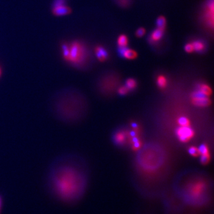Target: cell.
<instances>
[{
    "label": "cell",
    "instance_id": "8",
    "mask_svg": "<svg viewBox=\"0 0 214 214\" xmlns=\"http://www.w3.org/2000/svg\"><path fill=\"white\" fill-rule=\"evenodd\" d=\"M119 52L121 56L129 60H133L138 57V54L135 51L127 47L119 48Z\"/></svg>",
    "mask_w": 214,
    "mask_h": 214
},
{
    "label": "cell",
    "instance_id": "20",
    "mask_svg": "<svg viewBox=\"0 0 214 214\" xmlns=\"http://www.w3.org/2000/svg\"><path fill=\"white\" fill-rule=\"evenodd\" d=\"M189 153L194 157H197L200 155L199 149L194 146H191L189 149Z\"/></svg>",
    "mask_w": 214,
    "mask_h": 214
},
{
    "label": "cell",
    "instance_id": "11",
    "mask_svg": "<svg viewBox=\"0 0 214 214\" xmlns=\"http://www.w3.org/2000/svg\"><path fill=\"white\" fill-rule=\"evenodd\" d=\"M127 137H129V133L127 132L119 131L114 136V142L119 145H123L126 143Z\"/></svg>",
    "mask_w": 214,
    "mask_h": 214
},
{
    "label": "cell",
    "instance_id": "19",
    "mask_svg": "<svg viewBox=\"0 0 214 214\" xmlns=\"http://www.w3.org/2000/svg\"><path fill=\"white\" fill-rule=\"evenodd\" d=\"M178 123L180 126H190V120L185 117H181L178 119Z\"/></svg>",
    "mask_w": 214,
    "mask_h": 214
},
{
    "label": "cell",
    "instance_id": "10",
    "mask_svg": "<svg viewBox=\"0 0 214 214\" xmlns=\"http://www.w3.org/2000/svg\"><path fill=\"white\" fill-rule=\"evenodd\" d=\"M95 54L97 58L101 62L105 61L108 57V54L107 51L104 48L101 46L95 48Z\"/></svg>",
    "mask_w": 214,
    "mask_h": 214
},
{
    "label": "cell",
    "instance_id": "25",
    "mask_svg": "<svg viewBox=\"0 0 214 214\" xmlns=\"http://www.w3.org/2000/svg\"><path fill=\"white\" fill-rule=\"evenodd\" d=\"M185 51L188 52V53H191L192 52L194 51V48H193V46L192 45L191 43H189V44H188L186 45L185 46Z\"/></svg>",
    "mask_w": 214,
    "mask_h": 214
},
{
    "label": "cell",
    "instance_id": "22",
    "mask_svg": "<svg viewBox=\"0 0 214 214\" xmlns=\"http://www.w3.org/2000/svg\"><path fill=\"white\" fill-rule=\"evenodd\" d=\"M200 162L203 165H206L210 161V154L200 155Z\"/></svg>",
    "mask_w": 214,
    "mask_h": 214
},
{
    "label": "cell",
    "instance_id": "18",
    "mask_svg": "<svg viewBox=\"0 0 214 214\" xmlns=\"http://www.w3.org/2000/svg\"><path fill=\"white\" fill-rule=\"evenodd\" d=\"M157 27L158 28H160L162 29L165 30L166 27V19L164 16H160L158 19H157Z\"/></svg>",
    "mask_w": 214,
    "mask_h": 214
},
{
    "label": "cell",
    "instance_id": "16",
    "mask_svg": "<svg viewBox=\"0 0 214 214\" xmlns=\"http://www.w3.org/2000/svg\"><path fill=\"white\" fill-rule=\"evenodd\" d=\"M157 84L158 86L161 89L165 88L167 85V79L163 75H160L157 78Z\"/></svg>",
    "mask_w": 214,
    "mask_h": 214
},
{
    "label": "cell",
    "instance_id": "1",
    "mask_svg": "<svg viewBox=\"0 0 214 214\" xmlns=\"http://www.w3.org/2000/svg\"><path fill=\"white\" fill-rule=\"evenodd\" d=\"M74 157L63 156L52 164L48 184L52 193L66 203H74L83 196L88 178L85 170Z\"/></svg>",
    "mask_w": 214,
    "mask_h": 214
},
{
    "label": "cell",
    "instance_id": "17",
    "mask_svg": "<svg viewBox=\"0 0 214 214\" xmlns=\"http://www.w3.org/2000/svg\"><path fill=\"white\" fill-rule=\"evenodd\" d=\"M126 86L129 91L135 89L137 86V82L133 79H129L126 82Z\"/></svg>",
    "mask_w": 214,
    "mask_h": 214
},
{
    "label": "cell",
    "instance_id": "21",
    "mask_svg": "<svg viewBox=\"0 0 214 214\" xmlns=\"http://www.w3.org/2000/svg\"><path fill=\"white\" fill-rule=\"evenodd\" d=\"M198 149H199V152H200V155L209 154V151L208 147L205 144H202Z\"/></svg>",
    "mask_w": 214,
    "mask_h": 214
},
{
    "label": "cell",
    "instance_id": "23",
    "mask_svg": "<svg viewBox=\"0 0 214 214\" xmlns=\"http://www.w3.org/2000/svg\"><path fill=\"white\" fill-rule=\"evenodd\" d=\"M145 33H146V30L144 29V28L140 27L136 30V35L138 38H141V37H142L144 35Z\"/></svg>",
    "mask_w": 214,
    "mask_h": 214
},
{
    "label": "cell",
    "instance_id": "6",
    "mask_svg": "<svg viewBox=\"0 0 214 214\" xmlns=\"http://www.w3.org/2000/svg\"><path fill=\"white\" fill-rule=\"evenodd\" d=\"M178 139L181 142H188L194 136V132L190 126H180L176 130Z\"/></svg>",
    "mask_w": 214,
    "mask_h": 214
},
{
    "label": "cell",
    "instance_id": "13",
    "mask_svg": "<svg viewBox=\"0 0 214 214\" xmlns=\"http://www.w3.org/2000/svg\"><path fill=\"white\" fill-rule=\"evenodd\" d=\"M197 90H199L202 94H203L204 95H205L208 97L212 94L211 88H210L209 86H208V85L205 84V83H201V84L199 85Z\"/></svg>",
    "mask_w": 214,
    "mask_h": 214
},
{
    "label": "cell",
    "instance_id": "26",
    "mask_svg": "<svg viewBox=\"0 0 214 214\" xmlns=\"http://www.w3.org/2000/svg\"><path fill=\"white\" fill-rule=\"evenodd\" d=\"M64 0H56L54 3V7L60 6V5H64Z\"/></svg>",
    "mask_w": 214,
    "mask_h": 214
},
{
    "label": "cell",
    "instance_id": "5",
    "mask_svg": "<svg viewBox=\"0 0 214 214\" xmlns=\"http://www.w3.org/2000/svg\"><path fill=\"white\" fill-rule=\"evenodd\" d=\"M191 101L194 105L201 107L209 106L211 103L209 97L202 94L199 90L194 91L192 94Z\"/></svg>",
    "mask_w": 214,
    "mask_h": 214
},
{
    "label": "cell",
    "instance_id": "14",
    "mask_svg": "<svg viewBox=\"0 0 214 214\" xmlns=\"http://www.w3.org/2000/svg\"><path fill=\"white\" fill-rule=\"evenodd\" d=\"M61 48L63 51V57L66 61H68L70 52V47L67 44H63L61 46Z\"/></svg>",
    "mask_w": 214,
    "mask_h": 214
},
{
    "label": "cell",
    "instance_id": "27",
    "mask_svg": "<svg viewBox=\"0 0 214 214\" xmlns=\"http://www.w3.org/2000/svg\"><path fill=\"white\" fill-rule=\"evenodd\" d=\"M1 205H2V199L0 196V211H1Z\"/></svg>",
    "mask_w": 214,
    "mask_h": 214
},
{
    "label": "cell",
    "instance_id": "3",
    "mask_svg": "<svg viewBox=\"0 0 214 214\" xmlns=\"http://www.w3.org/2000/svg\"><path fill=\"white\" fill-rule=\"evenodd\" d=\"M176 195L186 207L202 209L209 206L212 200L210 184L206 179L197 177L177 186Z\"/></svg>",
    "mask_w": 214,
    "mask_h": 214
},
{
    "label": "cell",
    "instance_id": "7",
    "mask_svg": "<svg viewBox=\"0 0 214 214\" xmlns=\"http://www.w3.org/2000/svg\"><path fill=\"white\" fill-rule=\"evenodd\" d=\"M72 12V10L70 7L65 6L64 5L54 7L52 9V13L56 16H63L70 14Z\"/></svg>",
    "mask_w": 214,
    "mask_h": 214
},
{
    "label": "cell",
    "instance_id": "2",
    "mask_svg": "<svg viewBox=\"0 0 214 214\" xmlns=\"http://www.w3.org/2000/svg\"><path fill=\"white\" fill-rule=\"evenodd\" d=\"M51 107L55 117L65 123H73L82 117L85 102L78 91L65 89L57 92L51 100Z\"/></svg>",
    "mask_w": 214,
    "mask_h": 214
},
{
    "label": "cell",
    "instance_id": "12",
    "mask_svg": "<svg viewBox=\"0 0 214 214\" xmlns=\"http://www.w3.org/2000/svg\"><path fill=\"white\" fill-rule=\"evenodd\" d=\"M191 44L193 46L194 51L197 52H202L205 51L206 48L205 44L204 43V42H203L201 40L194 41L193 42H191Z\"/></svg>",
    "mask_w": 214,
    "mask_h": 214
},
{
    "label": "cell",
    "instance_id": "15",
    "mask_svg": "<svg viewBox=\"0 0 214 214\" xmlns=\"http://www.w3.org/2000/svg\"><path fill=\"white\" fill-rule=\"evenodd\" d=\"M117 44L119 48L127 47L128 45V38L125 35H121L118 38Z\"/></svg>",
    "mask_w": 214,
    "mask_h": 214
},
{
    "label": "cell",
    "instance_id": "4",
    "mask_svg": "<svg viewBox=\"0 0 214 214\" xmlns=\"http://www.w3.org/2000/svg\"><path fill=\"white\" fill-rule=\"evenodd\" d=\"M70 52L68 62L74 66H80L83 64L86 57L85 48L78 41L73 42L70 47Z\"/></svg>",
    "mask_w": 214,
    "mask_h": 214
},
{
    "label": "cell",
    "instance_id": "28",
    "mask_svg": "<svg viewBox=\"0 0 214 214\" xmlns=\"http://www.w3.org/2000/svg\"><path fill=\"white\" fill-rule=\"evenodd\" d=\"M1 75V67H0V76Z\"/></svg>",
    "mask_w": 214,
    "mask_h": 214
},
{
    "label": "cell",
    "instance_id": "9",
    "mask_svg": "<svg viewBox=\"0 0 214 214\" xmlns=\"http://www.w3.org/2000/svg\"><path fill=\"white\" fill-rule=\"evenodd\" d=\"M164 29L157 27L152 32L149 38V42L150 43H155V42L159 41L163 38L164 35Z\"/></svg>",
    "mask_w": 214,
    "mask_h": 214
},
{
    "label": "cell",
    "instance_id": "24",
    "mask_svg": "<svg viewBox=\"0 0 214 214\" xmlns=\"http://www.w3.org/2000/svg\"><path fill=\"white\" fill-rule=\"evenodd\" d=\"M129 90L128 89V88L125 86H121L119 89V94L121 95H126L128 92H129Z\"/></svg>",
    "mask_w": 214,
    "mask_h": 214
}]
</instances>
